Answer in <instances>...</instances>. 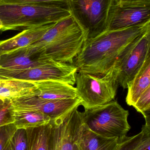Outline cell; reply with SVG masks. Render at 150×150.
<instances>
[{"instance_id": "1", "label": "cell", "mask_w": 150, "mask_h": 150, "mask_svg": "<svg viewBox=\"0 0 150 150\" xmlns=\"http://www.w3.org/2000/svg\"><path fill=\"white\" fill-rule=\"evenodd\" d=\"M150 29V22L137 26L107 30L85 42L73 65L77 71L95 75L108 73L126 48Z\"/></svg>"}, {"instance_id": "2", "label": "cell", "mask_w": 150, "mask_h": 150, "mask_svg": "<svg viewBox=\"0 0 150 150\" xmlns=\"http://www.w3.org/2000/svg\"><path fill=\"white\" fill-rule=\"evenodd\" d=\"M87 39L84 31L70 15L55 23L31 46L42 49L55 61L72 64Z\"/></svg>"}, {"instance_id": "3", "label": "cell", "mask_w": 150, "mask_h": 150, "mask_svg": "<svg viewBox=\"0 0 150 150\" xmlns=\"http://www.w3.org/2000/svg\"><path fill=\"white\" fill-rule=\"evenodd\" d=\"M70 15L68 9L58 5L0 3L1 31L29 30L55 23Z\"/></svg>"}, {"instance_id": "4", "label": "cell", "mask_w": 150, "mask_h": 150, "mask_svg": "<svg viewBox=\"0 0 150 150\" xmlns=\"http://www.w3.org/2000/svg\"><path fill=\"white\" fill-rule=\"evenodd\" d=\"M129 112L117 100L82 112L85 126L95 134L109 138L122 140L131 129L128 121Z\"/></svg>"}, {"instance_id": "5", "label": "cell", "mask_w": 150, "mask_h": 150, "mask_svg": "<svg viewBox=\"0 0 150 150\" xmlns=\"http://www.w3.org/2000/svg\"><path fill=\"white\" fill-rule=\"evenodd\" d=\"M119 71L115 65L106 74H91L77 71L75 74L76 88L81 105L90 109L109 103L115 98L119 86Z\"/></svg>"}, {"instance_id": "6", "label": "cell", "mask_w": 150, "mask_h": 150, "mask_svg": "<svg viewBox=\"0 0 150 150\" xmlns=\"http://www.w3.org/2000/svg\"><path fill=\"white\" fill-rule=\"evenodd\" d=\"M114 0H68L69 10L87 39L107 30L108 14Z\"/></svg>"}, {"instance_id": "7", "label": "cell", "mask_w": 150, "mask_h": 150, "mask_svg": "<svg viewBox=\"0 0 150 150\" xmlns=\"http://www.w3.org/2000/svg\"><path fill=\"white\" fill-rule=\"evenodd\" d=\"M77 68L73 64L51 60L34 67L22 70L0 69V79H16L36 82L57 80L74 86Z\"/></svg>"}, {"instance_id": "8", "label": "cell", "mask_w": 150, "mask_h": 150, "mask_svg": "<svg viewBox=\"0 0 150 150\" xmlns=\"http://www.w3.org/2000/svg\"><path fill=\"white\" fill-rule=\"evenodd\" d=\"M150 22V0H114L108 14L107 30L137 26Z\"/></svg>"}, {"instance_id": "9", "label": "cell", "mask_w": 150, "mask_h": 150, "mask_svg": "<svg viewBox=\"0 0 150 150\" xmlns=\"http://www.w3.org/2000/svg\"><path fill=\"white\" fill-rule=\"evenodd\" d=\"M150 29L133 41L118 59L115 64L119 71V86L127 89V84L137 74L150 55Z\"/></svg>"}, {"instance_id": "10", "label": "cell", "mask_w": 150, "mask_h": 150, "mask_svg": "<svg viewBox=\"0 0 150 150\" xmlns=\"http://www.w3.org/2000/svg\"><path fill=\"white\" fill-rule=\"evenodd\" d=\"M78 108L63 117L51 120L47 150H73L83 124L82 112Z\"/></svg>"}, {"instance_id": "11", "label": "cell", "mask_w": 150, "mask_h": 150, "mask_svg": "<svg viewBox=\"0 0 150 150\" xmlns=\"http://www.w3.org/2000/svg\"><path fill=\"white\" fill-rule=\"evenodd\" d=\"M14 109H35L48 115L51 120L63 117L81 105L79 98L48 100L41 98L34 94L11 100Z\"/></svg>"}, {"instance_id": "12", "label": "cell", "mask_w": 150, "mask_h": 150, "mask_svg": "<svg viewBox=\"0 0 150 150\" xmlns=\"http://www.w3.org/2000/svg\"><path fill=\"white\" fill-rule=\"evenodd\" d=\"M52 59L46 56L42 49L28 46L9 52L0 56L1 68L22 70L44 64Z\"/></svg>"}, {"instance_id": "13", "label": "cell", "mask_w": 150, "mask_h": 150, "mask_svg": "<svg viewBox=\"0 0 150 150\" xmlns=\"http://www.w3.org/2000/svg\"><path fill=\"white\" fill-rule=\"evenodd\" d=\"M36 86L34 95L41 98L55 100L78 98L74 86L57 80L33 82Z\"/></svg>"}, {"instance_id": "14", "label": "cell", "mask_w": 150, "mask_h": 150, "mask_svg": "<svg viewBox=\"0 0 150 150\" xmlns=\"http://www.w3.org/2000/svg\"><path fill=\"white\" fill-rule=\"evenodd\" d=\"M54 24L25 30L13 38L0 41V56L18 48L31 45L40 39Z\"/></svg>"}, {"instance_id": "15", "label": "cell", "mask_w": 150, "mask_h": 150, "mask_svg": "<svg viewBox=\"0 0 150 150\" xmlns=\"http://www.w3.org/2000/svg\"><path fill=\"white\" fill-rule=\"evenodd\" d=\"M150 86V56H148L140 70L127 84L126 100L133 106L142 93Z\"/></svg>"}, {"instance_id": "16", "label": "cell", "mask_w": 150, "mask_h": 150, "mask_svg": "<svg viewBox=\"0 0 150 150\" xmlns=\"http://www.w3.org/2000/svg\"><path fill=\"white\" fill-rule=\"evenodd\" d=\"M122 140L100 136L83 124L79 141L84 150H117Z\"/></svg>"}, {"instance_id": "17", "label": "cell", "mask_w": 150, "mask_h": 150, "mask_svg": "<svg viewBox=\"0 0 150 150\" xmlns=\"http://www.w3.org/2000/svg\"><path fill=\"white\" fill-rule=\"evenodd\" d=\"M33 82L16 79H0V98L13 100L33 94Z\"/></svg>"}, {"instance_id": "18", "label": "cell", "mask_w": 150, "mask_h": 150, "mask_svg": "<svg viewBox=\"0 0 150 150\" xmlns=\"http://www.w3.org/2000/svg\"><path fill=\"white\" fill-rule=\"evenodd\" d=\"M14 119L17 129H25L46 125L51 121L48 115L35 109H14Z\"/></svg>"}, {"instance_id": "19", "label": "cell", "mask_w": 150, "mask_h": 150, "mask_svg": "<svg viewBox=\"0 0 150 150\" xmlns=\"http://www.w3.org/2000/svg\"><path fill=\"white\" fill-rule=\"evenodd\" d=\"M51 128L50 121L44 126L26 129L27 138L26 150H47Z\"/></svg>"}, {"instance_id": "20", "label": "cell", "mask_w": 150, "mask_h": 150, "mask_svg": "<svg viewBox=\"0 0 150 150\" xmlns=\"http://www.w3.org/2000/svg\"><path fill=\"white\" fill-rule=\"evenodd\" d=\"M14 109L11 100L0 99V127L14 123Z\"/></svg>"}, {"instance_id": "21", "label": "cell", "mask_w": 150, "mask_h": 150, "mask_svg": "<svg viewBox=\"0 0 150 150\" xmlns=\"http://www.w3.org/2000/svg\"><path fill=\"white\" fill-rule=\"evenodd\" d=\"M1 4H51L69 10L68 0H0Z\"/></svg>"}, {"instance_id": "22", "label": "cell", "mask_w": 150, "mask_h": 150, "mask_svg": "<svg viewBox=\"0 0 150 150\" xmlns=\"http://www.w3.org/2000/svg\"><path fill=\"white\" fill-rule=\"evenodd\" d=\"M11 150H26L27 138L26 130L17 129L9 142Z\"/></svg>"}, {"instance_id": "23", "label": "cell", "mask_w": 150, "mask_h": 150, "mask_svg": "<svg viewBox=\"0 0 150 150\" xmlns=\"http://www.w3.org/2000/svg\"><path fill=\"white\" fill-rule=\"evenodd\" d=\"M133 107L142 114L144 118L150 115V86L138 98Z\"/></svg>"}, {"instance_id": "24", "label": "cell", "mask_w": 150, "mask_h": 150, "mask_svg": "<svg viewBox=\"0 0 150 150\" xmlns=\"http://www.w3.org/2000/svg\"><path fill=\"white\" fill-rule=\"evenodd\" d=\"M17 129L14 123L0 127V150H5Z\"/></svg>"}, {"instance_id": "25", "label": "cell", "mask_w": 150, "mask_h": 150, "mask_svg": "<svg viewBox=\"0 0 150 150\" xmlns=\"http://www.w3.org/2000/svg\"><path fill=\"white\" fill-rule=\"evenodd\" d=\"M142 130L135 135L126 137L119 145L117 150H136L140 144L143 137Z\"/></svg>"}, {"instance_id": "26", "label": "cell", "mask_w": 150, "mask_h": 150, "mask_svg": "<svg viewBox=\"0 0 150 150\" xmlns=\"http://www.w3.org/2000/svg\"><path fill=\"white\" fill-rule=\"evenodd\" d=\"M145 124L143 126L141 141L136 150H150V116L145 118Z\"/></svg>"}, {"instance_id": "27", "label": "cell", "mask_w": 150, "mask_h": 150, "mask_svg": "<svg viewBox=\"0 0 150 150\" xmlns=\"http://www.w3.org/2000/svg\"><path fill=\"white\" fill-rule=\"evenodd\" d=\"M73 150H84L82 147V144L79 141V137L74 144Z\"/></svg>"}, {"instance_id": "28", "label": "cell", "mask_w": 150, "mask_h": 150, "mask_svg": "<svg viewBox=\"0 0 150 150\" xmlns=\"http://www.w3.org/2000/svg\"><path fill=\"white\" fill-rule=\"evenodd\" d=\"M3 28V25L2 23L1 22V21H0V31Z\"/></svg>"}, {"instance_id": "29", "label": "cell", "mask_w": 150, "mask_h": 150, "mask_svg": "<svg viewBox=\"0 0 150 150\" xmlns=\"http://www.w3.org/2000/svg\"><path fill=\"white\" fill-rule=\"evenodd\" d=\"M5 150H11L9 144V145L8 147H7Z\"/></svg>"}, {"instance_id": "30", "label": "cell", "mask_w": 150, "mask_h": 150, "mask_svg": "<svg viewBox=\"0 0 150 150\" xmlns=\"http://www.w3.org/2000/svg\"><path fill=\"white\" fill-rule=\"evenodd\" d=\"M1 67H0V69H1Z\"/></svg>"}, {"instance_id": "31", "label": "cell", "mask_w": 150, "mask_h": 150, "mask_svg": "<svg viewBox=\"0 0 150 150\" xmlns=\"http://www.w3.org/2000/svg\"><path fill=\"white\" fill-rule=\"evenodd\" d=\"M1 98H0V99H1Z\"/></svg>"}]
</instances>
